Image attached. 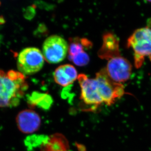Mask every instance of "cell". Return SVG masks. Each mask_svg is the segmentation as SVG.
Here are the masks:
<instances>
[{"mask_svg":"<svg viewBox=\"0 0 151 151\" xmlns=\"http://www.w3.org/2000/svg\"><path fill=\"white\" fill-rule=\"evenodd\" d=\"M98 55L102 59L108 60L121 55L120 54L119 40L116 36L107 32L103 37V44L98 52Z\"/></svg>","mask_w":151,"mask_h":151,"instance_id":"ba28073f","label":"cell"},{"mask_svg":"<svg viewBox=\"0 0 151 151\" xmlns=\"http://www.w3.org/2000/svg\"><path fill=\"white\" fill-rule=\"evenodd\" d=\"M68 59L73 62L76 65L79 67L86 66L90 62V57L88 53L85 51L79 53L73 57L70 58Z\"/></svg>","mask_w":151,"mask_h":151,"instance_id":"4fadbf2b","label":"cell"},{"mask_svg":"<svg viewBox=\"0 0 151 151\" xmlns=\"http://www.w3.org/2000/svg\"><path fill=\"white\" fill-rule=\"evenodd\" d=\"M105 69L112 80L122 84L130 78L132 66L128 60L120 55L109 60Z\"/></svg>","mask_w":151,"mask_h":151,"instance_id":"8992f818","label":"cell"},{"mask_svg":"<svg viewBox=\"0 0 151 151\" xmlns=\"http://www.w3.org/2000/svg\"><path fill=\"white\" fill-rule=\"evenodd\" d=\"M94 79L96 93L101 104L111 106L125 93L124 86L112 80L105 68L98 72Z\"/></svg>","mask_w":151,"mask_h":151,"instance_id":"7a4b0ae2","label":"cell"},{"mask_svg":"<svg viewBox=\"0 0 151 151\" xmlns=\"http://www.w3.org/2000/svg\"><path fill=\"white\" fill-rule=\"evenodd\" d=\"M41 147V151H70L66 138L59 134L48 137Z\"/></svg>","mask_w":151,"mask_h":151,"instance_id":"30bf717a","label":"cell"},{"mask_svg":"<svg viewBox=\"0 0 151 151\" xmlns=\"http://www.w3.org/2000/svg\"><path fill=\"white\" fill-rule=\"evenodd\" d=\"M28 88L26 77L22 73L0 70V108L17 106Z\"/></svg>","mask_w":151,"mask_h":151,"instance_id":"6da1fadb","label":"cell"},{"mask_svg":"<svg viewBox=\"0 0 151 151\" xmlns=\"http://www.w3.org/2000/svg\"><path fill=\"white\" fill-rule=\"evenodd\" d=\"M78 76L76 68L70 64L59 66L55 70L53 73L55 82L63 87L70 85L78 78Z\"/></svg>","mask_w":151,"mask_h":151,"instance_id":"9c48e42d","label":"cell"},{"mask_svg":"<svg viewBox=\"0 0 151 151\" xmlns=\"http://www.w3.org/2000/svg\"><path fill=\"white\" fill-rule=\"evenodd\" d=\"M127 46L134 52L135 67H141L145 57L151 61V29L145 27L135 30L128 39Z\"/></svg>","mask_w":151,"mask_h":151,"instance_id":"3957f363","label":"cell"},{"mask_svg":"<svg viewBox=\"0 0 151 151\" xmlns=\"http://www.w3.org/2000/svg\"><path fill=\"white\" fill-rule=\"evenodd\" d=\"M16 123L20 131L24 134H31L38 130L41 125L40 116L33 110H23L16 116Z\"/></svg>","mask_w":151,"mask_h":151,"instance_id":"52a82bcc","label":"cell"},{"mask_svg":"<svg viewBox=\"0 0 151 151\" xmlns=\"http://www.w3.org/2000/svg\"><path fill=\"white\" fill-rule=\"evenodd\" d=\"M45 59L40 50L34 47L23 49L17 58V68L24 75H31L41 70Z\"/></svg>","mask_w":151,"mask_h":151,"instance_id":"277c9868","label":"cell"},{"mask_svg":"<svg viewBox=\"0 0 151 151\" xmlns=\"http://www.w3.org/2000/svg\"><path fill=\"white\" fill-rule=\"evenodd\" d=\"M68 50L67 42L60 36H50L43 43V56L50 64H57L64 60Z\"/></svg>","mask_w":151,"mask_h":151,"instance_id":"5b68a950","label":"cell"},{"mask_svg":"<svg viewBox=\"0 0 151 151\" xmlns=\"http://www.w3.org/2000/svg\"><path fill=\"white\" fill-rule=\"evenodd\" d=\"M5 22V20L3 16H0V24H3Z\"/></svg>","mask_w":151,"mask_h":151,"instance_id":"5bb4252c","label":"cell"},{"mask_svg":"<svg viewBox=\"0 0 151 151\" xmlns=\"http://www.w3.org/2000/svg\"><path fill=\"white\" fill-rule=\"evenodd\" d=\"M27 103L32 108L37 107L43 110H49L53 103L52 98L50 94L34 91L29 96Z\"/></svg>","mask_w":151,"mask_h":151,"instance_id":"8fae6325","label":"cell"},{"mask_svg":"<svg viewBox=\"0 0 151 151\" xmlns=\"http://www.w3.org/2000/svg\"><path fill=\"white\" fill-rule=\"evenodd\" d=\"M68 58L76 55L85 51L84 49H89L92 47V43L86 38L74 37L69 39Z\"/></svg>","mask_w":151,"mask_h":151,"instance_id":"7c38bea8","label":"cell"}]
</instances>
